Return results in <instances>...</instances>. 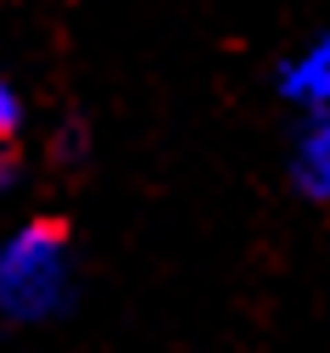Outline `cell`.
Listing matches in <instances>:
<instances>
[{
  "mask_svg": "<svg viewBox=\"0 0 330 353\" xmlns=\"http://www.w3.org/2000/svg\"><path fill=\"white\" fill-rule=\"evenodd\" d=\"M79 252L62 219H28L0 236V320L51 325L73 308Z\"/></svg>",
  "mask_w": 330,
  "mask_h": 353,
  "instance_id": "obj_1",
  "label": "cell"
},
{
  "mask_svg": "<svg viewBox=\"0 0 330 353\" xmlns=\"http://www.w3.org/2000/svg\"><path fill=\"white\" fill-rule=\"evenodd\" d=\"M291 191L302 202L330 208V101L302 107V129L291 141Z\"/></svg>",
  "mask_w": 330,
  "mask_h": 353,
  "instance_id": "obj_2",
  "label": "cell"
},
{
  "mask_svg": "<svg viewBox=\"0 0 330 353\" xmlns=\"http://www.w3.org/2000/svg\"><path fill=\"white\" fill-rule=\"evenodd\" d=\"M280 96L291 107H324L330 101V23L319 34H308L302 46L280 62Z\"/></svg>",
  "mask_w": 330,
  "mask_h": 353,
  "instance_id": "obj_3",
  "label": "cell"
},
{
  "mask_svg": "<svg viewBox=\"0 0 330 353\" xmlns=\"http://www.w3.org/2000/svg\"><path fill=\"white\" fill-rule=\"evenodd\" d=\"M17 135H23V96L0 79V191L17 185Z\"/></svg>",
  "mask_w": 330,
  "mask_h": 353,
  "instance_id": "obj_4",
  "label": "cell"
}]
</instances>
